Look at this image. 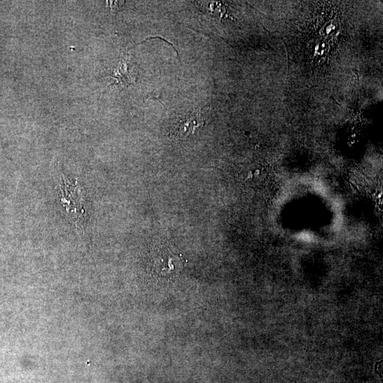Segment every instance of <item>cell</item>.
Returning <instances> with one entry per match:
<instances>
[{"label": "cell", "mask_w": 383, "mask_h": 383, "mask_svg": "<svg viewBox=\"0 0 383 383\" xmlns=\"http://www.w3.org/2000/svg\"><path fill=\"white\" fill-rule=\"evenodd\" d=\"M210 111L209 107L196 109L184 120L178 122L172 128V133L179 138L188 136L206 123L210 118Z\"/></svg>", "instance_id": "7a4b0ae2"}, {"label": "cell", "mask_w": 383, "mask_h": 383, "mask_svg": "<svg viewBox=\"0 0 383 383\" xmlns=\"http://www.w3.org/2000/svg\"><path fill=\"white\" fill-rule=\"evenodd\" d=\"M58 197L67 218L76 228L82 232L85 221V209L82 193L77 181L74 183L64 178L59 184Z\"/></svg>", "instance_id": "6da1fadb"}]
</instances>
